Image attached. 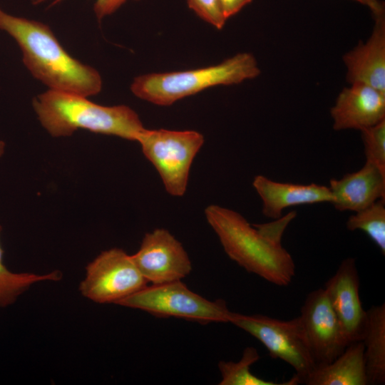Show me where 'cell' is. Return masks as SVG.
Instances as JSON below:
<instances>
[{
  "label": "cell",
  "instance_id": "12",
  "mask_svg": "<svg viewBox=\"0 0 385 385\" xmlns=\"http://www.w3.org/2000/svg\"><path fill=\"white\" fill-rule=\"evenodd\" d=\"M335 130H361L385 120V94L362 83H352L338 96L331 108Z\"/></svg>",
  "mask_w": 385,
  "mask_h": 385
},
{
  "label": "cell",
  "instance_id": "17",
  "mask_svg": "<svg viewBox=\"0 0 385 385\" xmlns=\"http://www.w3.org/2000/svg\"><path fill=\"white\" fill-rule=\"evenodd\" d=\"M367 320L362 339L368 385L385 384V304L366 310Z\"/></svg>",
  "mask_w": 385,
  "mask_h": 385
},
{
  "label": "cell",
  "instance_id": "26",
  "mask_svg": "<svg viewBox=\"0 0 385 385\" xmlns=\"http://www.w3.org/2000/svg\"><path fill=\"white\" fill-rule=\"evenodd\" d=\"M5 150V143L4 141L0 140V158L3 155Z\"/></svg>",
  "mask_w": 385,
  "mask_h": 385
},
{
  "label": "cell",
  "instance_id": "16",
  "mask_svg": "<svg viewBox=\"0 0 385 385\" xmlns=\"http://www.w3.org/2000/svg\"><path fill=\"white\" fill-rule=\"evenodd\" d=\"M307 385H368L362 341L349 344L330 363L316 366L305 379Z\"/></svg>",
  "mask_w": 385,
  "mask_h": 385
},
{
  "label": "cell",
  "instance_id": "25",
  "mask_svg": "<svg viewBox=\"0 0 385 385\" xmlns=\"http://www.w3.org/2000/svg\"><path fill=\"white\" fill-rule=\"evenodd\" d=\"M368 6L371 10L374 19L384 16V4L379 0H356Z\"/></svg>",
  "mask_w": 385,
  "mask_h": 385
},
{
  "label": "cell",
  "instance_id": "22",
  "mask_svg": "<svg viewBox=\"0 0 385 385\" xmlns=\"http://www.w3.org/2000/svg\"><path fill=\"white\" fill-rule=\"evenodd\" d=\"M188 7L203 21L222 29L225 18L219 0H187Z\"/></svg>",
  "mask_w": 385,
  "mask_h": 385
},
{
  "label": "cell",
  "instance_id": "7",
  "mask_svg": "<svg viewBox=\"0 0 385 385\" xmlns=\"http://www.w3.org/2000/svg\"><path fill=\"white\" fill-rule=\"evenodd\" d=\"M117 304L157 317H175L200 323L229 322L231 311L222 299L210 301L181 282L146 285Z\"/></svg>",
  "mask_w": 385,
  "mask_h": 385
},
{
  "label": "cell",
  "instance_id": "4",
  "mask_svg": "<svg viewBox=\"0 0 385 385\" xmlns=\"http://www.w3.org/2000/svg\"><path fill=\"white\" fill-rule=\"evenodd\" d=\"M260 73L255 57L250 53H242L217 65L139 76L134 78L130 90L142 100L168 106L210 87L237 84L257 77Z\"/></svg>",
  "mask_w": 385,
  "mask_h": 385
},
{
  "label": "cell",
  "instance_id": "19",
  "mask_svg": "<svg viewBox=\"0 0 385 385\" xmlns=\"http://www.w3.org/2000/svg\"><path fill=\"white\" fill-rule=\"evenodd\" d=\"M1 226L0 225V233ZM4 250L0 244V307L14 303L16 298L29 289L34 284L43 281L61 280L62 274L59 271L38 274L34 273H14L4 265Z\"/></svg>",
  "mask_w": 385,
  "mask_h": 385
},
{
  "label": "cell",
  "instance_id": "21",
  "mask_svg": "<svg viewBox=\"0 0 385 385\" xmlns=\"http://www.w3.org/2000/svg\"><path fill=\"white\" fill-rule=\"evenodd\" d=\"M361 131L366 161L385 174V120Z\"/></svg>",
  "mask_w": 385,
  "mask_h": 385
},
{
  "label": "cell",
  "instance_id": "10",
  "mask_svg": "<svg viewBox=\"0 0 385 385\" xmlns=\"http://www.w3.org/2000/svg\"><path fill=\"white\" fill-rule=\"evenodd\" d=\"M299 317L316 366L332 361L349 344L324 288L307 294Z\"/></svg>",
  "mask_w": 385,
  "mask_h": 385
},
{
  "label": "cell",
  "instance_id": "15",
  "mask_svg": "<svg viewBox=\"0 0 385 385\" xmlns=\"http://www.w3.org/2000/svg\"><path fill=\"white\" fill-rule=\"evenodd\" d=\"M252 185L262 200L263 215L274 220L281 217L287 207L332 202L329 187L315 183H280L257 175Z\"/></svg>",
  "mask_w": 385,
  "mask_h": 385
},
{
  "label": "cell",
  "instance_id": "9",
  "mask_svg": "<svg viewBox=\"0 0 385 385\" xmlns=\"http://www.w3.org/2000/svg\"><path fill=\"white\" fill-rule=\"evenodd\" d=\"M131 257L145 279L152 284L181 280L192 270L183 245L164 228L146 233Z\"/></svg>",
  "mask_w": 385,
  "mask_h": 385
},
{
  "label": "cell",
  "instance_id": "11",
  "mask_svg": "<svg viewBox=\"0 0 385 385\" xmlns=\"http://www.w3.org/2000/svg\"><path fill=\"white\" fill-rule=\"evenodd\" d=\"M359 287L355 259L346 257L324 288L348 344L362 341L366 329L367 314L362 307Z\"/></svg>",
  "mask_w": 385,
  "mask_h": 385
},
{
  "label": "cell",
  "instance_id": "23",
  "mask_svg": "<svg viewBox=\"0 0 385 385\" xmlns=\"http://www.w3.org/2000/svg\"><path fill=\"white\" fill-rule=\"evenodd\" d=\"M46 0H34V4H39ZM63 0H52L51 6L56 5ZM127 0H95L93 11L98 21L102 20L105 16L113 14Z\"/></svg>",
  "mask_w": 385,
  "mask_h": 385
},
{
  "label": "cell",
  "instance_id": "5",
  "mask_svg": "<svg viewBox=\"0 0 385 385\" xmlns=\"http://www.w3.org/2000/svg\"><path fill=\"white\" fill-rule=\"evenodd\" d=\"M136 141L159 173L166 191L183 196L193 160L205 142L203 135L195 130L145 128Z\"/></svg>",
  "mask_w": 385,
  "mask_h": 385
},
{
  "label": "cell",
  "instance_id": "20",
  "mask_svg": "<svg viewBox=\"0 0 385 385\" xmlns=\"http://www.w3.org/2000/svg\"><path fill=\"white\" fill-rule=\"evenodd\" d=\"M350 231L361 230L385 255V199H380L350 216L346 223Z\"/></svg>",
  "mask_w": 385,
  "mask_h": 385
},
{
  "label": "cell",
  "instance_id": "3",
  "mask_svg": "<svg viewBox=\"0 0 385 385\" xmlns=\"http://www.w3.org/2000/svg\"><path fill=\"white\" fill-rule=\"evenodd\" d=\"M86 98L49 89L34 98L33 107L42 126L53 137L69 136L84 129L136 141L145 128L130 107L104 106Z\"/></svg>",
  "mask_w": 385,
  "mask_h": 385
},
{
  "label": "cell",
  "instance_id": "8",
  "mask_svg": "<svg viewBox=\"0 0 385 385\" xmlns=\"http://www.w3.org/2000/svg\"><path fill=\"white\" fill-rule=\"evenodd\" d=\"M147 283L131 255L121 249L113 248L102 252L88 265L79 289L82 295L96 303L117 304Z\"/></svg>",
  "mask_w": 385,
  "mask_h": 385
},
{
  "label": "cell",
  "instance_id": "18",
  "mask_svg": "<svg viewBox=\"0 0 385 385\" xmlns=\"http://www.w3.org/2000/svg\"><path fill=\"white\" fill-rule=\"evenodd\" d=\"M260 359L257 350L253 346L246 347L237 362L220 361L218 367L222 379L220 385H296L299 384L294 376L284 383L262 379L250 371V366Z\"/></svg>",
  "mask_w": 385,
  "mask_h": 385
},
{
  "label": "cell",
  "instance_id": "1",
  "mask_svg": "<svg viewBox=\"0 0 385 385\" xmlns=\"http://www.w3.org/2000/svg\"><path fill=\"white\" fill-rule=\"evenodd\" d=\"M205 215L232 260L277 286L292 282L296 266L281 239L295 212L269 223L253 225L239 212L217 205L207 206Z\"/></svg>",
  "mask_w": 385,
  "mask_h": 385
},
{
  "label": "cell",
  "instance_id": "6",
  "mask_svg": "<svg viewBox=\"0 0 385 385\" xmlns=\"http://www.w3.org/2000/svg\"><path fill=\"white\" fill-rule=\"evenodd\" d=\"M229 322L259 340L272 358L291 366L299 384H304L316 367L299 316L281 320L262 314L247 315L231 312Z\"/></svg>",
  "mask_w": 385,
  "mask_h": 385
},
{
  "label": "cell",
  "instance_id": "14",
  "mask_svg": "<svg viewBox=\"0 0 385 385\" xmlns=\"http://www.w3.org/2000/svg\"><path fill=\"white\" fill-rule=\"evenodd\" d=\"M347 80L369 86L385 94V18L375 19L372 34L366 43L344 55Z\"/></svg>",
  "mask_w": 385,
  "mask_h": 385
},
{
  "label": "cell",
  "instance_id": "2",
  "mask_svg": "<svg viewBox=\"0 0 385 385\" xmlns=\"http://www.w3.org/2000/svg\"><path fill=\"white\" fill-rule=\"evenodd\" d=\"M0 30L16 41L26 67L50 90L86 97L101 91L98 71L73 58L48 25L11 15L0 8Z\"/></svg>",
  "mask_w": 385,
  "mask_h": 385
},
{
  "label": "cell",
  "instance_id": "13",
  "mask_svg": "<svg viewBox=\"0 0 385 385\" xmlns=\"http://www.w3.org/2000/svg\"><path fill=\"white\" fill-rule=\"evenodd\" d=\"M329 188L336 210L356 212L385 199V174L366 161L357 171L330 180Z\"/></svg>",
  "mask_w": 385,
  "mask_h": 385
},
{
  "label": "cell",
  "instance_id": "24",
  "mask_svg": "<svg viewBox=\"0 0 385 385\" xmlns=\"http://www.w3.org/2000/svg\"><path fill=\"white\" fill-rule=\"evenodd\" d=\"M225 18L239 12L245 6L250 4L252 0H219Z\"/></svg>",
  "mask_w": 385,
  "mask_h": 385
}]
</instances>
